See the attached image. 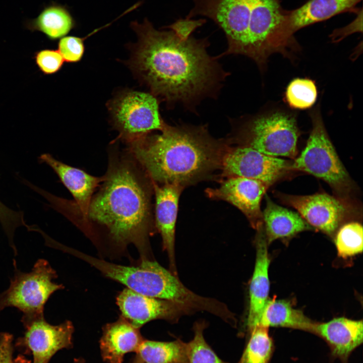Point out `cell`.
Segmentation results:
<instances>
[{"instance_id":"obj_28","label":"cell","mask_w":363,"mask_h":363,"mask_svg":"<svg viewBox=\"0 0 363 363\" xmlns=\"http://www.w3.org/2000/svg\"><path fill=\"white\" fill-rule=\"evenodd\" d=\"M205 326L204 322L194 324V337L187 343L189 363H228L221 359L205 340L203 331Z\"/></svg>"},{"instance_id":"obj_5","label":"cell","mask_w":363,"mask_h":363,"mask_svg":"<svg viewBox=\"0 0 363 363\" xmlns=\"http://www.w3.org/2000/svg\"><path fill=\"white\" fill-rule=\"evenodd\" d=\"M230 144L250 147L266 155L294 159L299 133L293 116L283 112L259 115L231 120Z\"/></svg>"},{"instance_id":"obj_10","label":"cell","mask_w":363,"mask_h":363,"mask_svg":"<svg viewBox=\"0 0 363 363\" xmlns=\"http://www.w3.org/2000/svg\"><path fill=\"white\" fill-rule=\"evenodd\" d=\"M55 248L90 264L106 277L126 285L140 294L158 298L166 269L157 262L143 260L137 266L115 264L96 258L57 243Z\"/></svg>"},{"instance_id":"obj_33","label":"cell","mask_w":363,"mask_h":363,"mask_svg":"<svg viewBox=\"0 0 363 363\" xmlns=\"http://www.w3.org/2000/svg\"><path fill=\"white\" fill-rule=\"evenodd\" d=\"M73 363H85V360L82 357L75 358Z\"/></svg>"},{"instance_id":"obj_29","label":"cell","mask_w":363,"mask_h":363,"mask_svg":"<svg viewBox=\"0 0 363 363\" xmlns=\"http://www.w3.org/2000/svg\"><path fill=\"white\" fill-rule=\"evenodd\" d=\"M84 39L75 36H66L60 39L58 51L64 61L76 63L80 61L84 53Z\"/></svg>"},{"instance_id":"obj_11","label":"cell","mask_w":363,"mask_h":363,"mask_svg":"<svg viewBox=\"0 0 363 363\" xmlns=\"http://www.w3.org/2000/svg\"><path fill=\"white\" fill-rule=\"evenodd\" d=\"M291 162L250 147L229 146L223 159L221 176L251 178L271 186L291 170Z\"/></svg>"},{"instance_id":"obj_8","label":"cell","mask_w":363,"mask_h":363,"mask_svg":"<svg viewBox=\"0 0 363 363\" xmlns=\"http://www.w3.org/2000/svg\"><path fill=\"white\" fill-rule=\"evenodd\" d=\"M109 109L118 138L128 144L161 131L167 124L160 114L157 98L151 93L124 92L110 102Z\"/></svg>"},{"instance_id":"obj_32","label":"cell","mask_w":363,"mask_h":363,"mask_svg":"<svg viewBox=\"0 0 363 363\" xmlns=\"http://www.w3.org/2000/svg\"><path fill=\"white\" fill-rule=\"evenodd\" d=\"M14 363H31V360L28 359L24 355L19 354L14 359Z\"/></svg>"},{"instance_id":"obj_7","label":"cell","mask_w":363,"mask_h":363,"mask_svg":"<svg viewBox=\"0 0 363 363\" xmlns=\"http://www.w3.org/2000/svg\"><path fill=\"white\" fill-rule=\"evenodd\" d=\"M14 266L10 286L2 292L5 308H16L24 318L44 315V306L50 296L64 287L53 281L57 277L56 271L44 259H38L29 272L18 269L15 262Z\"/></svg>"},{"instance_id":"obj_13","label":"cell","mask_w":363,"mask_h":363,"mask_svg":"<svg viewBox=\"0 0 363 363\" xmlns=\"http://www.w3.org/2000/svg\"><path fill=\"white\" fill-rule=\"evenodd\" d=\"M285 204L296 210L310 225L328 234L337 229L350 209L344 200L321 193L310 195L279 194Z\"/></svg>"},{"instance_id":"obj_17","label":"cell","mask_w":363,"mask_h":363,"mask_svg":"<svg viewBox=\"0 0 363 363\" xmlns=\"http://www.w3.org/2000/svg\"><path fill=\"white\" fill-rule=\"evenodd\" d=\"M314 334L326 341L332 356L341 363H347L352 352L362 343V321L344 317L334 318L327 322L316 323Z\"/></svg>"},{"instance_id":"obj_9","label":"cell","mask_w":363,"mask_h":363,"mask_svg":"<svg viewBox=\"0 0 363 363\" xmlns=\"http://www.w3.org/2000/svg\"><path fill=\"white\" fill-rule=\"evenodd\" d=\"M21 321L25 332L16 340L15 348L23 355H32L33 363H48L58 351L73 346L74 329L69 321L53 325L48 323L43 315L22 317Z\"/></svg>"},{"instance_id":"obj_35","label":"cell","mask_w":363,"mask_h":363,"mask_svg":"<svg viewBox=\"0 0 363 363\" xmlns=\"http://www.w3.org/2000/svg\"><path fill=\"white\" fill-rule=\"evenodd\" d=\"M2 205V202L0 201V206Z\"/></svg>"},{"instance_id":"obj_30","label":"cell","mask_w":363,"mask_h":363,"mask_svg":"<svg viewBox=\"0 0 363 363\" xmlns=\"http://www.w3.org/2000/svg\"><path fill=\"white\" fill-rule=\"evenodd\" d=\"M35 59L40 70L46 75L57 72L64 59L58 50L43 49L36 52Z\"/></svg>"},{"instance_id":"obj_34","label":"cell","mask_w":363,"mask_h":363,"mask_svg":"<svg viewBox=\"0 0 363 363\" xmlns=\"http://www.w3.org/2000/svg\"><path fill=\"white\" fill-rule=\"evenodd\" d=\"M4 309V308L3 303H2L1 296L0 295V313Z\"/></svg>"},{"instance_id":"obj_20","label":"cell","mask_w":363,"mask_h":363,"mask_svg":"<svg viewBox=\"0 0 363 363\" xmlns=\"http://www.w3.org/2000/svg\"><path fill=\"white\" fill-rule=\"evenodd\" d=\"M361 0H308L300 7L286 11L289 32L292 35L301 28L326 20L340 13L356 12Z\"/></svg>"},{"instance_id":"obj_19","label":"cell","mask_w":363,"mask_h":363,"mask_svg":"<svg viewBox=\"0 0 363 363\" xmlns=\"http://www.w3.org/2000/svg\"><path fill=\"white\" fill-rule=\"evenodd\" d=\"M144 340L139 329L124 318L108 324L99 341L102 359L107 363H122L125 355L135 352Z\"/></svg>"},{"instance_id":"obj_26","label":"cell","mask_w":363,"mask_h":363,"mask_svg":"<svg viewBox=\"0 0 363 363\" xmlns=\"http://www.w3.org/2000/svg\"><path fill=\"white\" fill-rule=\"evenodd\" d=\"M317 93V87L314 81L307 78H296L287 86L285 98L291 108L306 109L314 104Z\"/></svg>"},{"instance_id":"obj_24","label":"cell","mask_w":363,"mask_h":363,"mask_svg":"<svg viewBox=\"0 0 363 363\" xmlns=\"http://www.w3.org/2000/svg\"><path fill=\"white\" fill-rule=\"evenodd\" d=\"M74 25V21L69 11L58 5L45 8L36 18L26 23L28 29L39 31L52 40L67 35Z\"/></svg>"},{"instance_id":"obj_25","label":"cell","mask_w":363,"mask_h":363,"mask_svg":"<svg viewBox=\"0 0 363 363\" xmlns=\"http://www.w3.org/2000/svg\"><path fill=\"white\" fill-rule=\"evenodd\" d=\"M268 328L258 326L250 332L245 349L237 363H269L274 346Z\"/></svg>"},{"instance_id":"obj_3","label":"cell","mask_w":363,"mask_h":363,"mask_svg":"<svg viewBox=\"0 0 363 363\" xmlns=\"http://www.w3.org/2000/svg\"><path fill=\"white\" fill-rule=\"evenodd\" d=\"M140 168L134 159L112 154L83 220L102 226L118 244H141L151 227L152 183Z\"/></svg>"},{"instance_id":"obj_31","label":"cell","mask_w":363,"mask_h":363,"mask_svg":"<svg viewBox=\"0 0 363 363\" xmlns=\"http://www.w3.org/2000/svg\"><path fill=\"white\" fill-rule=\"evenodd\" d=\"M14 336L7 332L0 333V363H14Z\"/></svg>"},{"instance_id":"obj_6","label":"cell","mask_w":363,"mask_h":363,"mask_svg":"<svg viewBox=\"0 0 363 363\" xmlns=\"http://www.w3.org/2000/svg\"><path fill=\"white\" fill-rule=\"evenodd\" d=\"M311 116V132L304 150L292 161L290 169L322 179L345 200L352 188L351 179L329 138L319 109Z\"/></svg>"},{"instance_id":"obj_4","label":"cell","mask_w":363,"mask_h":363,"mask_svg":"<svg viewBox=\"0 0 363 363\" xmlns=\"http://www.w3.org/2000/svg\"><path fill=\"white\" fill-rule=\"evenodd\" d=\"M188 18L206 16L226 36L228 47L221 55L243 54L262 68L280 49L285 10L280 0H194Z\"/></svg>"},{"instance_id":"obj_27","label":"cell","mask_w":363,"mask_h":363,"mask_svg":"<svg viewBox=\"0 0 363 363\" xmlns=\"http://www.w3.org/2000/svg\"><path fill=\"white\" fill-rule=\"evenodd\" d=\"M338 255L343 258L362 251V226L358 222L344 224L338 230L335 239Z\"/></svg>"},{"instance_id":"obj_18","label":"cell","mask_w":363,"mask_h":363,"mask_svg":"<svg viewBox=\"0 0 363 363\" xmlns=\"http://www.w3.org/2000/svg\"><path fill=\"white\" fill-rule=\"evenodd\" d=\"M256 259L250 285V306L247 326L250 332L259 325L260 317L267 301L270 282L268 270L270 259L267 241L262 225L257 229Z\"/></svg>"},{"instance_id":"obj_12","label":"cell","mask_w":363,"mask_h":363,"mask_svg":"<svg viewBox=\"0 0 363 363\" xmlns=\"http://www.w3.org/2000/svg\"><path fill=\"white\" fill-rule=\"evenodd\" d=\"M39 159L54 170L75 199L72 202L53 195L49 200L50 206L65 216L78 214L80 220H83L94 193L104 180V175H91L55 159L48 153L41 155Z\"/></svg>"},{"instance_id":"obj_14","label":"cell","mask_w":363,"mask_h":363,"mask_svg":"<svg viewBox=\"0 0 363 363\" xmlns=\"http://www.w3.org/2000/svg\"><path fill=\"white\" fill-rule=\"evenodd\" d=\"M269 187L260 180L232 176L221 180L218 188H208L205 192L210 199L225 201L236 207L257 229L263 223L260 204Z\"/></svg>"},{"instance_id":"obj_15","label":"cell","mask_w":363,"mask_h":363,"mask_svg":"<svg viewBox=\"0 0 363 363\" xmlns=\"http://www.w3.org/2000/svg\"><path fill=\"white\" fill-rule=\"evenodd\" d=\"M116 304L124 318L138 329L155 319L174 320L189 310L172 301L144 295L128 288L117 296Z\"/></svg>"},{"instance_id":"obj_1","label":"cell","mask_w":363,"mask_h":363,"mask_svg":"<svg viewBox=\"0 0 363 363\" xmlns=\"http://www.w3.org/2000/svg\"><path fill=\"white\" fill-rule=\"evenodd\" d=\"M204 22L187 18L168 31L156 30L148 20L132 24L138 39L130 67L169 106L180 104L194 111L204 99L217 97L229 74L207 52V40L192 36Z\"/></svg>"},{"instance_id":"obj_23","label":"cell","mask_w":363,"mask_h":363,"mask_svg":"<svg viewBox=\"0 0 363 363\" xmlns=\"http://www.w3.org/2000/svg\"><path fill=\"white\" fill-rule=\"evenodd\" d=\"M129 363H189L187 343L144 339Z\"/></svg>"},{"instance_id":"obj_21","label":"cell","mask_w":363,"mask_h":363,"mask_svg":"<svg viewBox=\"0 0 363 363\" xmlns=\"http://www.w3.org/2000/svg\"><path fill=\"white\" fill-rule=\"evenodd\" d=\"M266 198L262 225L267 243L312 229L297 212L277 205L268 196Z\"/></svg>"},{"instance_id":"obj_2","label":"cell","mask_w":363,"mask_h":363,"mask_svg":"<svg viewBox=\"0 0 363 363\" xmlns=\"http://www.w3.org/2000/svg\"><path fill=\"white\" fill-rule=\"evenodd\" d=\"M160 132L128 144L133 159L152 182L186 187L221 169L230 145L226 139L213 137L206 125L166 124Z\"/></svg>"},{"instance_id":"obj_22","label":"cell","mask_w":363,"mask_h":363,"mask_svg":"<svg viewBox=\"0 0 363 363\" xmlns=\"http://www.w3.org/2000/svg\"><path fill=\"white\" fill-rule=\"evenodd\" d=\"M315 324L289 302L273 298L266 301L258 326L286 327L314 333Z\"/></svg>"},{"instance_id":"obj_16","label":"cell","mask_w":363,"mask_h":363,"mask_svg":"<svg viewBox=\"0 0 363 363\" xmlns=\"http://www.w3.org/2000/svg\"><path fill=\"white\" fill-rule=\"evenodd\" d=\"M155 198V224L160 232L164 249L167 253L171 272L176 275L175 264L174 242L175 224L180 195L185 189L175 183L158 184L153 182Z\"/></svg>"}]
</instances>
